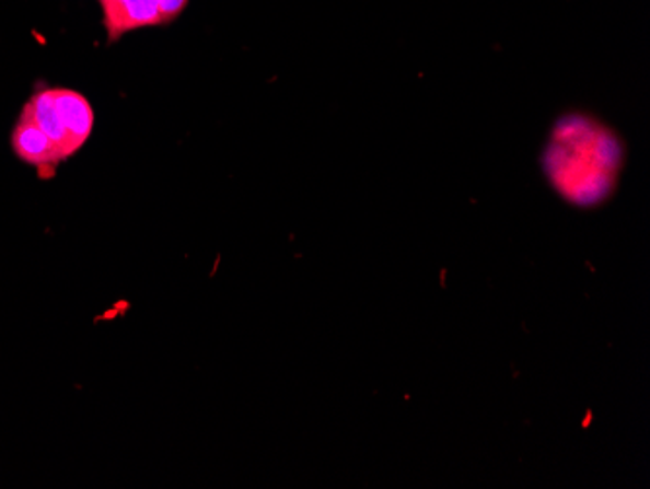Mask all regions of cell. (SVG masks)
Returning a JSON list of instances; mask_svg holds the SVG:
<instances>
[{"label":"cell","mask_w":650,"mask_h":489,"mask_svg":"<svg viewBox=\"0 0 650 489\" xmlns=\"http://www.w3.org/2000/svg\"><path fill=\"white\" fill-rule=\"evenodd\" d=\"M547 174L562 196L574 203L606 199L622 164L619 143L600 125L572 119L555 129L545 156Z\"/></svg>","instance_id":"6da1fadb"},{"label":"cell","mask_w":650,"mask_h":489,"mask_svg":"<svg viewBox=\"0 0 650 489\" xmlns=\"http://www.w3.org/2000/svg\"><path fill=\"white\" fill-rule=\"evenodd\" d=\"M10 143L20 161L36 166L39 178H54L57 166L62 162L61 154L55 149L51 139L30 117L20 114L19 121L12 129Z\"/></svg>","instance_id":"7a4b0ae2"},{"label":"cell","mask_w":650,"mask_h":489,"mask_svg":"<svg viewBox=\"0 0 650 489\" xmlns=\"http://www.w3.org/2000/svg\"><path fill=\"white\" fill-rule=\"evenodd\" d=\"M54 102L65 125V131L69 135L72 151L77 154L94 131V107L84 94L71 89H54Z\"/></svg>","instance_id":"3957f363"},{"label":"cell","mask_w":650,"mask_h":489,"mask_svg":"<svg viewBox=\"0 0 650 489\" xmlns=\"http://www.w3.org/2000/svg\"><path fill=\"white\" fill-rule=\"evenodd\" d=\"M112 39L144 26L162 24L156 0H100Z\"/></svg>","instance_id":"277c9868"},{"label":"cell","mask_w":650,"mask_h":489,"mask_svg":"<svg viewBox=\"0 0 650 489\" xmlns=\"http://www.w3.org/2000/svg\"><path fill=\"white\" fill-rule=\"evenodd\" d=\"M22 114L30 117L51 139L55 149L61 154L62 162L74 156L69 135L65 131V125H62L61 117L55 107L54 89H42L34 92L32 98L27 100L26 106L22 107Z\"/></svg>","instance_id":"5b68a950"},{"label":"cell","mask_w":650,"mask_h":489,"mask_svg":"<svg viewBox=\"0 0 650 489\" xmlns=\"http://www.w3.org/2000/svg\"><path fill=\"white\" fill-rule=\"evenodd\" d=\"M156 2H159L162 24L176 19L177 14H179V12L185 9V4H187V0H156Z\"/></svg>","instance_id":"8992f818"}]
</instances>
